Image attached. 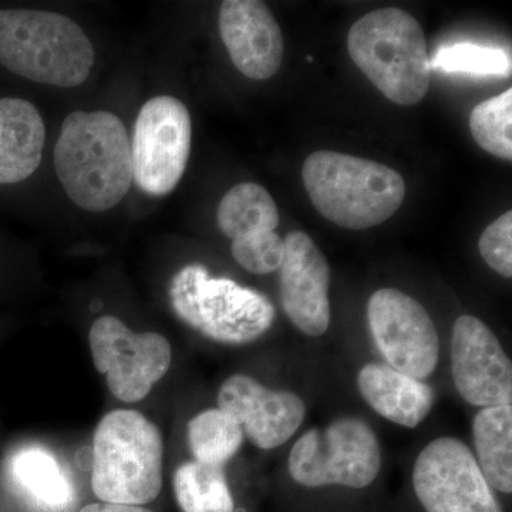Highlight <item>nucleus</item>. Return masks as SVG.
Masks as SVG:
<instances>
[{"label":"nucleus","mask_w":512,"mask_h":512,"mask_svg":"<svg viewBox=\"0 0 512 512\" xmlns=\"http://www.w3.org/2000/svg\"><path fill=\"white\" fill-rule=\"evenodd\" d=\"M302 180L326 220L355 231L389 220L406 197V183L393 168L336 151L309 154Z\"/></svg>","instance_id":"nucleus-2"},{"label":"nucleus","mask_w":512,"mask_h":512,"mask_svg":"<svg viewBox=\"0 0 512 512\" xmlns=\"http://www.w3.org/2000/svg\"><path fill=\"white\" fill-rule=\"evenodd\" d=\"M93 363L110 392L124 403L146 399L173 362L170 342L160 333H136L116 316H101L89 333Z\"/></svg>","instance_id":"nucleus-10"},{"label":"nucleus","mask_w":512,"mask_h":512,"mask_svg":"<svg viewBox=\"0 0 512 512\" xmlns=\"http://www.w3.org/2000/svg\"><path fill=\"white\" fill-rule=\"evenodd\" d=\"M0 64L32 82L77 87L92 72L94 49L69 16L0 9Z\"/></svg>","instance_id":"nucleus-3"},{"label":"nucleus","mask_w":512,"mask_h":512,"mask_svg":"<svg viewBox=\"0 0 512 512\" xmlns=\"http://www.w3.org/2000/svg\"><path fill=\"white\" fill-rule=\"evenodd\" d=\"M168 298L178 319L221 345L256 342L276 318L274 303L264 293L212 276L201 264L185 265L173 276Z\"/></svg>","instance_id":"nucleus-6"},{"label":"nucleus","mask_w":512,"mask_h":512,"mask_svg":"<svg viewBox=\"0 0 512 512\" xmlns=\"http://www.w3.org/2000/svg\"><path fill=\"white\" fill-rule=\"evenodd\" d=\"M45 143V123L30 101L0 99V185L20 183L35 173Z\"/></svg>","instance_id":"nucleus-17"},{"label":"nucleus","mask_w":512,"mask_h":512,"mask_svg":"<svg viewBox=\"0 0 512 512\" xmlns=\"http://www.w3.org/2000/svg\"><path fill=\"white\" fill-rule=\"evenodd\" d=\"M356 384L373 412L406 429L420 426L436 403V392L430 384L404 375L386 363H367L360 367Z\"/></svg>","instance_id":"nucleus-16"},{"label":"nucleus","mask_w":512,"mask_h":512,"mask_svg":"<svg viewBox=\"0 0 512 512\" xmlns=\"http://www.w3.org/2000/svg\"><path fill=\"white\" fill-rule=\"evenodd\" d=\"M220 35L239 72L252 80L271 79L284 57V36L265 3L225 0L220 8Z\"/></svg>","instance_id":"nucleus-15"},{"label":"nucleus","mask_w":512,"mask_h":512,"mask_svg":"<svg viewBox=\"0 0 512 512\" xmlns=\"http://www.w3.org/2000/svg\"><path fill=\"white\" fill-rule=\"evenodd\" d=\"M356 66L393 103L414 106L429 92L430 57L424 30L399 8L377 9L349 30Z\"/></svg>","instance_id":"nucleus-5"},{"label":"nucleus","mask_w":512,"mask_h":512,"mask_svg":"<svg viewBox=\"0 0 512 512\" xmlns=\"http://www.w3.org/2000/svg\"><path fill=\"white\" fill-rule=\"evenodd\" d=\"M367 325L386 365L424 380L440 359V338L430 313L396 288L379 289L367 302Z\"/></svg>","instance_id":"nucleus-11"},{"label":"nucleus","mask_w":512,"mask_h":512,"mask_svg":"<svg viewBox=\"0 0 512 512\" xmlns=\"http://www.w3.org/2000/svg\"><path fill=\"white\" fill-rule=\"evenodd\" d=\"M174 494L183 512H234L224 467L188 461L174 474Z\"/></svg>","instance_id":"nucleus-20"},{"label":"nucleus","mask_w":512,"mask_h":512,"mask_svg":"<svg viewBox=\"0 0 512 512\" xmlns=\"http://www.w3.org/2000/svg\"><path fill=\"white\" fill-rule=\"evenodd\" d=\"M485 264L503 278H512V212L491 222L478 242Z\"/></svg>","instance_id":"nucleus-26"},{"label":"nucleus","mask_w":512,"mask_h":512,"mask_svg":"<svg viewBox=\"0 0 512 512\" xmlns=\"http://www.w3.org/2000/svg\"><path fill=\"white\" fill-rule=\"evenodd\" d=\"M478 146L505 161L512 160V89L478 104L470 117Z\"/></svg>","instance_id":"nucleus-23"},{"label":"nucleus","mask_w":512,"mask_h":512,"mask_svg":"<svg viewBox=\"0 0 512 512\" xmlns=\"http://www.w3.org/2000/svg\"><path fill=\"white\" fill-rule=\"evenodd\" d=\"M218 228L231 241L275 232L279 211L274 198L262 185H235L222 197L217 211Z\"/></svg>","instance_id":"nucleus-19"},{"label":"nucleus","mask_w":512,"mask_h":512,"mask_svg":"<svg viewBox=\"0 0 512 512\" xmlns=\"http://www.w3.org/2000/svg\"><path fill=\"white\" fill-rule=\"evenodd\" d=\"M285 256L279 268L282 308L303 335L319 338L330 326V266L308 234L286 235Z\"/></svg>","instance_id":"nucleus-14"},{"label":"nucleus","mask_w":512,"mask_h":512,"mask_svg":"<svg viewBox=\"0 0 512 512\" xmlns=\"http://www.w3.org/2000/svg\"><path fill=\"white\" fill-rule=\"evenodd\" d=\"M20 487L49 510H63L72 503L73 488L56 458L42 448H28L13 461Z\"/></svg>","instance_id":"nucleus-21"},{"label":"nucleus","mask_w":512,"mask_h":512,"mask_svg":"<svg viewBox=\"0 0 512 512\" xmlns=\"http://www.w3.org/2000/svg\"><path fill=\"white\" fill-rule=\"evenodd\" d=\"M450 357L454 386L464 402L480 409L512 404V363L487 323L458 316Z\"/></svg>","instance_id":"nucleus-12"},{"label":"nucleus","mask_w":512,"mask_h":512,"mask_svg":"<svg viewBox=\"0 0 512 512\" xmlns=\"http://www.w3.org/2000/svg\"><path fill=\"white\" fill-rule=\"evenodd\" d=\"M163 458V436L153 421L137 410L107 413L93 437L94 494L103 503H151L163 488Z\"/></svg>","instance_id":"nucleus-4"},{"label":"nucleus","mask_w":512,"mask_h":512,"mask_svg":"<svg viewBox=\"0 0 512 512\" xmlns=\"http://www.w3.org/2000/svg\"><path fill=\"white\" fill-rule=\"evenodd\" d=\"M430 67L446 73L505 77L511 73V56L503 49L460 42L441 46Z\"/></svg>","instance_id":"nucleus-24"},{"label":"nucleus","mask_w":512,"mask_h":512,"mask_svg":"<svg viewBox=\"0 0 512 512\" xmlns=\"http://www.w3.org/2000/svg\"><path fill=\"white\" fill-rule=\"evenodd\" d=\"M57 178L70 200L92 212L109 211L133 181L131 144L123 121L110 111H73L55 147Z\"/></svg>","instance_id":"nucleus-1"},{"label":"nucleus","mask_w":512,"mask_h":512,"mask_svg":"<svg viewBox=\"0 0 512 512\" xmlns=\"http://www.w3.org/2000/svg\"><path fill=\"white\" fill-rule=\"evenodd\" d=\"M288 473L305 488L370 487L383 466L382 446L367 421L343 416L323 429H309L293 444Z\"/></svg>","instance_id":"nucleus-7"},{"label":"nucleus","mask_w":512,"mask_h":512,"mask_svg":"<svg viewBox=\"0 0 512 512\" xmlns=\"http://www.w3.org/2000/svg\"><path fill=\"white\" fill-rule=\"evenodd\" d=\"M218 409L238 421L245 436L261 450H275L301 429L306 403L291 390H275L248 375L229 376L218 392Z\"/></svg>","instance_id":"nucleus-13"},{"label":"nucleus","mask_w":512,"mask_h":512,"mask_svg":"<svg viewBox=\"0 0 512 512\" xmlns=\"http://www.w3.org/2000/svg\"><path fill=\"white\" fill-rule=\"evenodd\" d=\"M187 436L195 461L221 467L237 456L245 439L238 421L218 407L192 417Z\"/></svg>","instance_id":"nucleus-22"},{"label":"nucleus","mask_w":512,"mask_h":512,"mask_svg":"<svg viewBox=\"0 0 512 512\" xmlns=\"http://www.w3.org/2000/svg\"><path fill=\"white\" fill-rule=\"evenodd\" d=\"M474 457L494 491L512 493V404L483 407L471 424Z\"/></svg>","instance_id":"nucleus-18"},{"label":"nucleus","mask_w":512,"mask_h":512,"mask_svg":"<svg viewBox=\"0 0 512 512\" xmlns=\"http://www.w3.org/2000/svg\"><path fill=\"white\" fill-rule=\"evenodd\" d=\"M79 512H154L138 505L99 503L86 505Z\"/></svg>","instance_id":"nucleus-27"},{"label":"nucleus","mask_w":512,"mask_h":512,"mask_svg":"<svg viewBox=\"0 0 512 512\" xmlns=\"http://www.w3.org/2000/svg\"><path fill=\"white\" fill-rule=\"evenodd\" d=\"M412 483L426 512H504L473 450L457 437H437L420 451Z\"/></svg>","instance_id":"nucleus-9"},{"label":"nucleus","mask_w":512,"mask_h":512,"mask_svg":"<svg viewBox=\"0 0 512 512\" xmlns=\"http://www.w3.org/2000/svg\"><path fill=\"white\" fill-rule=\"evenodd\" d=\"M232 256L245 271L268 275L279 271L285 256V241L276 232L232 241Z\"/></svg>","instance_id":"nucleus-25"},{"label":"nucleus","mask_w":512,"mask_h":512,"mask_svg":"<svg viewBox=\"0 0 512 512\" xmlns=\"http://www.w3.org/2000/svg\"><path fill=\"white\" fill-rule=\"evenodd\" d=\"M190 111L173 96L148 100L138 113L131 140L133 180L141 191L163 197L174 191L191 153Z\"/></svg>","instance_id":"nucleus-8"}]
</instances>
